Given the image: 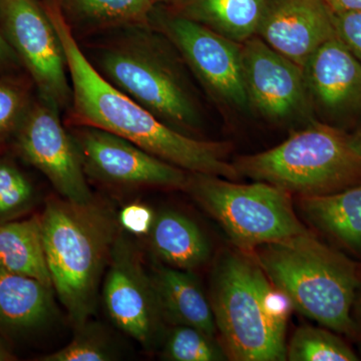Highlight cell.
Instances as JSON below:
<instances>
[{"label": "cell", "instance_id": "obj_8", "mask_svg": "<svg viewBox=\"0 0 361 361\" xmlns=\"http://www.w3.org/2000/svg\"><path fill=\"white\" fill-rule=\"evenodd\" d=\"M103 299L106 312L122 331L151 348L163 332L164 317L141 255L123 233H118L106 270Z\"/></svg>", "mask_w": 361, "mask_h": 361}, {"label": "cell", "instance_id": "obj_10", "mask_svg": "<svg viewBox=\"0 0 361 361\" xmlns=\"http://www.w3.org/2000/svg\"><path fill=\"white\" fill-rule=\"evenodd\" d=\"M16 144L21 157L49 180L61 198L94 200L77 142L61 125L58 106L42 99L21 120Z\"/></svg>", "mask_w": 361, "mask_h": 361}, {"label": "cell", "instance_id": "obj_31", "mask_svg": "<svg viewBox=\"0 0 361 361\" xmlns=\"http://www.w3.org/2000/svg\"><path fill=\"white\" fill-rule=\"evenodd\" d=\"M18 59V54L14 51L8 40L0 33V65H8Z\"/></svg>", "mask_w": 361, "mask_h": 361}, {"label": "cell", "instance_id": "obj_14", "mask_svg": "<svg viewBox=\"0 0 361 361\" xmlns=\"http://www.w3.org/2000/svg\"><path fill=\"white\" fill-rule=\"evenodd\" d=\"M325 0H265L256 37L303 68L318 47L336 37Z\"/></svg>", "mask_w": 361, "mask_h": 361}, {"label": "cell", "instance_id": "obj_35", "mask_svg": "<svg viewBox=\"0 0 361 361\" xmlns=\"http://www.w3.org/2000/svg\"><path fill=\"white\" fill-rule=\"evenodd\" d=\"M4 270V267H2L1 262H0V271Z\"/></svg>", "mask_w": 361, "mask_h": 361}, {"label": "cell", "instance_id": "obj_11", "mask_svg": "<svg viewBox=\"0 0 361 361\" xmlns=\"http://www.w3.org/2000/svg\"><path fill=\"white\" fill-rule=\"evenodd\" d=\"M75 135L85 174L123 187L186 189V171L152 155L120 135L80 126Z\"/></svg>", "mask_w": 361, "mask_h": 361}, {"label": "cell", "instance_id": "obj_15", "mask_svg": "<svg viewBox=\"0 0 361 361\" xmlns=\"http://www.w3.org/2000/svg\"><path fill=\"white\" fill-rule=\"evenodd\" d=\"M303 71L310 97L329 115L361 114V61L337 35L316 49Z\"/></svg>", "mask_w": 361, "mask_h": 361}, {"label": "cell", "instance_id": "obj_13", "mask_svg": "<svg viewBox=\"0 0 361 361\" xmlns=\"http://www.w3.org/2000/svg\"><path fill=\"white\" fill-rule=\"evenodd\" d=\"M168 35L207 90L228 106L250 109L242 73L241 44L187 18L167 25Z\"/></svg>", "mask_w": 361, "mask_h": 361}, {"label": "cell", "instance_id": "obj_5", "mask_svg": "<svg viewBox=\"0 0 361 361\" xmlns=\"http://www.w3.org/2000/svg\"><path fill=\"white\" fill-rule=\"evenodd\" d=\"M233 164L240 176L299 196L334 194L361 183V154L351 135L327 123H311L274 148Z\"/></svg>", "mask_w": 361, "mask_h": 361}, {"label": "cell", "instance_id": "obj_3", "mask_svg": "<svg viewBox=\"0 0 361 361\" xmlns=\"http://www.w3.org/2000/svg\"><path fill=\"white\" fill-rule=\"evenodd\" d=\"M42 239L52 288L77 329L94 314L99 288L120 233L118 220L96 200L47 202Z\"/></svg>", "mask_w": 361, "mask_h": 361}, {"label": "cell", "instance_id": "obj_1", "mask_svg": "<svg viewBox=\"0 0 361 361\" xmlns=\"http://www.w3.org/2000/svg\"><path fill=\"white\" fill-rule=\"evenodd\" d=\"M47 13L65 52L73 114L80 126L120 135L188 173L238 179L234 164L227 161V144L202 141L179 132L116 89L85 56L58 9Z\"/></svg>", "mask_w": 361, "mask_h": 361}, {"label": "cell", "instance_id": "obj_20", "mask_svg": "<svg viewBox=\"0 0 361 361\" xmlns=\"http://www.w3.org/2000/svg\"><path fill=\"white\" fill-rule=\"evenodd\" d=\"M0 262L4 270L33 278L52 288L40 215L0 223Z\"/></svg>", "mask_w": 361, "mask_h": 361}, {"label": "cell", "instance_id": "obj_28", "mask_svg": "<svg viewBox=\"0 0 361 361\" xmlns=\"http://www.w3.org/2000/svg\"><path fill=\"white\" fill-rule=\"evenodd\" d=\"M337 37L361 61V9L334 13Z\"/></svg>", "mask_w": 361, "mask_h": 361}, {"label": "cell", "instance_id": "obj_30", "mask_svg": "<svg viewBox=\"0 0 361 361\" xmlns=\"http://www.w3.org/2000/svg\"><path fill=\"white\" fill-rule=\"evenodd\" d=\"M334 13L360 11L361 0H325Z\"/></svg>", "mask_w": 361, "mask_h": 361}, {"label": "cell", "instance_id": "obj_2", "mask_svg": "<svg viewBox=\"0 0 361 361\" xmlns=\"http://www.w3.org/2000/svg\"><path fill=\"white\" fill-rule=\"evenodd\" d=\"M209 299L230 360H286V327L293 307L253 255L225 251L214 268Z\"/></svg>", "mask_w": 361, "mask_h": 361}, {"label": "cell", "instance_id": "obj_34", "mask_svg": "<svg viewBox=\"0 0 361 361\" xmlns=\"http://www.w3.org/2000/svg\"><path fill=\"white\" fill-rule=\"evenodd\" d=\"M356 308H357V313L360 315V318L361 320V296L360 300L357 301V305H356Z\"/></svg>", "mask_w": 361, "mask_h": 361}, {"label": "cell", "instance_id": "obj_22", "mask_svg": "<svg viewBox=\"0 0 361 361\" xmlns=\"http://www.w3.org/2000/svg\"><path fill=\"white\" fill-rule=\"evenodd\" d=\"M326 327L304 325L291 337L286 348V360L356 361L357 355L343 339Z\"/></svg>", "mask_w": 361, "mask_h": 361}, {"label": "cell", "instance_id": "obj_33", "mask_svg": "<svg viewBox=\"0 0 361 361\" xmlns=\"http://www.w3.org/2000/svg\"><path fill=\"white\" fill-rule=\"evenodd\" d=\"M351 140H353L356 149L361 154V128L355 135H351Z\"/></svg>", "mask_w": 361, "mask_h": 361}, {"label": "cell", "instance_id": "obj_36", "mask_svg": "<svg viewBox=\"0 0 361 361\" xmlns=\"http://www.w3.org/2000/svg\"><path fill=\"white\" fill-rule=\"evenodd\" d=\"M152 1H153V4H154V2L161 1V0H152Z\"/></svg>", "mask_w": 361, "mask_h": 361}, {"label": "cell", "instance_id": "obj_17", "mask_svg": "<svg viewBox=\"0 0 361 361\" xmlns=\"http://www.w3.org/2000/svg\"><path fill=\"white\" fill-rule=\"evenodd\" d=\"M149 275L164 319L216 336L217 326L210 299L191 271L161 264Z\"/></svg>", "mask_w": 361, "mask_h": 361}, {"label": "cell", "instance_id": "obj_9", "mask_svg": "<svg viewBox=\"0 0 361 361\" xmlns=\"http://www.w3.org/2000/svg\"><path fill=\"white\" fill-rule=\"evenodd\" d=\"M9 44L39 87L42 99L63 106L71 99L68 65L49 13L37 0H2Z\"/></svg>", "mask_w": 361, "mask_h": 361}, {"label": "cell", "instance_id": "obj_19", "mask_svg": "<svg viewBox=\"0 0 361 361\" xmlns=\"http://www.w3.org/2000/svg\"><path fill=\"white\" fill-rule=\"evenodd\" d=\"M299 205L311 225L361 254V183L334 194L300 196Z\"/></svg>", "mask_w": 361, "mask_h": 361}, {"label": "cell", "instance_id": "obj_26", "mask_svg": "<svg viewBox=\"0 0 361 361\" xmlns=\"http://www.w3.org/2000/svg\"><path fill=\"white\" fill-rule=\"evenodd\" d=\"M33 188L13 164L0 161V223L13 221L30 209Z\"/></svg>", "mask_w": 361, "mask_h": 361}, {"label": "cell", "instance_id": "obj_6", "mask_svg": "<svg viewBox=\"0 0 361 361\" xmlns=\"http://www.w3.org/2000/svg\"><path fill=\"white\" fill-rule=\"evenodd\" d=\"M215 218L240 250L307 233L290 193L269 183L238 184L217 176L190 173L186 189Z\"/></svg>", "mask_w": 361, "mask_h": 361}, {"label": "cell", "instance_id": "obj_4", "mask_svg": "<svg viewBox=\"0 0 361 361\" xmlns=\"http://www.w3.org/2000/svg\"><path fill=\"white\" fill-rule=\"evenodd\" d=\"M293 310L336 334L360 336L351 316L360 281L353 261L310 231L253 250Z\"/></svg>", "mask_w": 361, "mask_h": 361}, {"label": "cell", "instance_id": "obj_32", "mask_svg": "<svg viewBox=\"0 0 361 361\" xmlns=\"http://www.w3.org/2000/svg\"><path fill=\"white\" fill-rule=\"evenodd\" d=\"M16 360L18 358L7 344L6 339L0 336V361H13Z\"/></svg>", "mask_w": 361, "mask_h": 361}, {"label": "cell", "instance_id": "obj_16", "mask_svg": "<svg viewBox=\"0 0 361 361\" xmlns=\"http://www.w3.org/2000/svg\"><path fill=\"white\" fill-rule=\"evenodd\" d=\"M52 293L33 278L0 271V336H27L47 326L54 315Z\"/></svg>", "mask_w": 361, "mask_h": 361}, {"label": "cell", "instance_id": "obj_23", "mask_svg": "<svg viewBox=\"0 0 361 361\" xmlns=\"http://www.w3.org/2000/svg\"><path fill=\"white\" fill-rule=\"evenodd\" d=\"M163 356L171 361H222L228 360L215 336L188 325H175L165 341Z\"/></svg>", "mask_w": 361, "mask_h": 361}, {"label": "cell", "instance_id": "obj_29", "mask_svg": "<svg viewBox=\"0 0 361 361\" xmlns=\"http://www.w3.org/2000/svg\"><path fill=\"white\" fill-rule=\"evenodd\" d=\"M154 220L151 209L137 203L126 206L118 216L120 227L135 235H148Z\"/></svg>", "mask_w": 361, "mask_h": 361}, {"label": "cell", "instance_id": "obj_27", "mask_svg": "<svg viewBox=\"0 0 361 361\" xmlns=\"http://www.w3.org/2000/svg\"><path fill=\"white\" fill-rule=\"evenodd\" d=\"M23 111V97L20 90L0 82V142L21 122Z\"/></svg>", "mask_w": 361, "mask_h": 361}, {"label": "cell", "instance_id": "obj_21", "mask_svg": "<svg viewBox=\"0 0 361 361\" xmlns=\"http://www.w3.org/2000/svg\"><path fill=\"white\" fill-rule=\"evenodd\" d=\"M265 0H191L187 18L243 44L256 35Z\"/></svg>", "mask_w": 361, "mask_h": 361}, {"label": "cell", "instance_id": "obj_24", "mask_svg": "<svg viewBox=\"0 0 361 361\" xmlns=\"http://www.w3.org/2000/svg\"><path fill=\"white\" fill-rule=\"evenodd\" d=\"M78 18L92 23H121L142 20L152 0H68Z\"/></svg>", "mask_w": 361, "mask_h": 361}, {"label": "cell", "instance_id": "obj_7", "mask_svg": "<svg viewBox=\"0 0 361 361\" xmlns=\"http://www.w3.org/2000/svg\"><path fill=\"white\" fill-rule=\"evenodd\" d=\"M99 73L111 85L179 132L200 126L191 92L170 61L142 39L116 45L99 59Z\"/></svg>", "mask_w": 361, "mask_h": 361}, {"label": "cell", "instance_id": "obj_12", "mask_svg": "<svg viewBox=\"0 0 361 361\" xmlns=\"http://www.w3.org/2000/svg\"><path fill=\"white\" fill-rule=\"evenodd\" d=\"M242 73L250 108L273 121L310 118L303 68L254 35L241 44Z\"/></svg>", "mask_w": 361, "mask_h": 361}, {"label": "cell", "instance_id": "obj_25", "mask_svg": "<svg viewBox=\"0 0 361 361\" xmlns=\"http://www.w3.org/2000/svg\"><path fill=\"white\" fill-rule=\"evenodd\" d=\"M116 357L110 341L96 324L78 327L73 341L56 353L39 358L40 361H109Z\"/></svg>", "mask_w": 361, "mask_h": 361}, {"label": "cell", "instance_id": "obj_18", "mask_svg": "<svg viewBox=\"0 0 361 361\" xmlns=\"http://www.w3.org/2000/svg\"><path fill=\"white\" fill-rule=\"evenodd\" d=\"M148 236L152 251L161 264L192 271L210 258L211 245L200 227L176 211L156 215Z\"/></svg>", "mask_w": 361, "mask_h": 361}]
</instances>
